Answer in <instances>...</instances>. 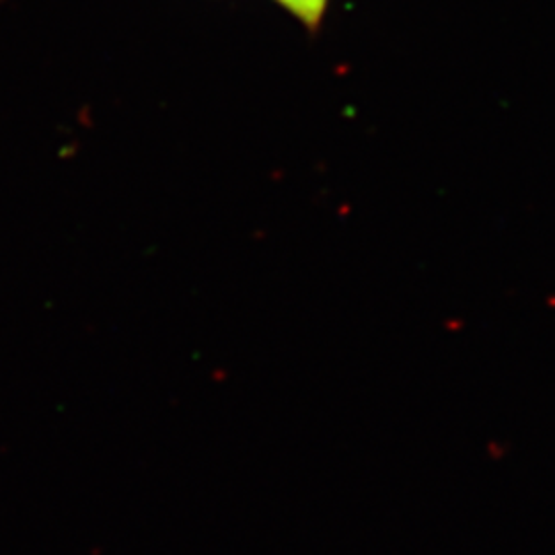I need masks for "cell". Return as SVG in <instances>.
<instances>
[{"label":"cell","instance_id":"cell-1","mask_svg":"<svg viewBox=\"0 0 555 555\" xmlns=\"http://www.w3.org/2000/svg\"><path fill=\"white\" fill-rule=\"evenodd\" d=\"M278 2H282L291 13L297 15L298 20L305 21L311 27L318 25L325 9V0H278Z\"/></svg>","mask_w":555,"mask_h":555}]
</instances>
